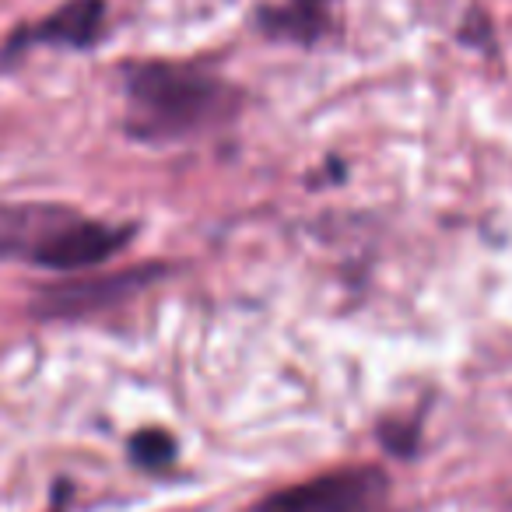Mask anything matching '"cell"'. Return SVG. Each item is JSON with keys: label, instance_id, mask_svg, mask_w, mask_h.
I'll list each match as a JSON object with an SVG mask.
<instances>
[{"label": "cell", "instance_id": "4", "mask_svg": "<svg viewBox=\"0 0 512 512\" xmlns=\"http://www.w3.org/2000/svg\"><path fill=\"white\" fill-rule=\"evenodd\" d=\"M165 274H169L165 264H144L116 274H102V278L60 281V285L39 288L36 299L29 302V309L39 320H81V316H95L102 309H113L120 302L134 299V295H141L144 288H151Z\"/></svg>", "mask_w": 512, "mask_h": 512}, {"label": "cell", "instance_id": "7", "mask_svg": "<svg viewBox=\"0 0 512 512\" xmlns=\"http://www.w3.org/2000/svg\"><path fill=\"white\" fill-rule=\"evenodd\" d=\"M127 453H130V463L141 470H151V474H162L176 463L179 456V446L165 428H141V432L130 435L127 442Z\"/></svg>", "mask_w": 512, "mask_h": 512}, {"label": "cell", "instance_id": "5", "mask_svg": "<svg viewBox=\"0 0 512 512\" xmlns=\"http://www.w3.org/2000/svg\"><path fill=\"white\" fill-rule=\"evenodd\" d=\"M106 29V0H67L36 25H25L0 50V64H11L32 46H60V50H88Z\"/></svg>", "mask_w": 512, "mask_h": 512}, {"label": "cell", "instance_id": "8", "mask_svg": "<svg viewBox=\"0 0 512 512\" xmlns=\"http://www.w3.org/2000/svg\"><path fill=\"white\" fill-rule=\"evenodd\" d=\"M379 442L390 449L393 456H414L421 442V428L414 421H386L379 428Z\"/></svg>", "mask_w": 512, "mask_h": 512}, {"label": "cell", "instance_id": "3", "mask_svg": "<svg viewBox=\"0 0 512 512\" xmlns=\"http://www.w3.org/2000/svg\"><path fill=\"white\" fill-rule=\"evenodd\" d=\"M386 491V470L344 467L274 491L256 505V512H376L386 502Z\"/></svg>", "mask_w": 512, "mask_h": 512}, {"label": "cell", "instance_id": "9", "mask_svg": "<svg viewBox=\"0 0 512 512\" xmlns=\"http://www.w3.org/2000/svg\"><path fill=\"white\" fill-rule=\"evenodd\" d=\"M71 484L67 481H60L57 488H53V505H50V512H71Z\"/></svg>", "mask_w": 512, "mask_h": 512}, {"label": "cell", "instance_id": "1", "mask_svg": "<svg viewBox=\"0 0 512 512\" xmlns=\"http://www.w3.org/2000/svg\"><path fill=\"white\" fill-rule=\"evenodd\" d=\"M127 137L144 144H172L211 134L235 120L242 92L204 64L137 60L123 67Z\"/></svg>", "mask_w": 512, "mask_h": 512}, {"label": "cell", "instance_id": "6", "mask_svg": "<svg viewBox=\"0 0 512 512\" xmlns=\"http://www.w3.org/2000/svg\"><path fill=\"white\" fill-rule=\"evenodd\" d=\"M334 4L337 0H288L285 8H267L264 15H260V25H264L271 36L309 46L330 29V11H334Z\"/></svg>", "mask_w": 512, "mask_h": 512}, {"label": "cell", "instance_id": "2", "mask_svg": "<svg viewBox=\"0 0 512 512\" xmlns=\"http://www.w3.org/2000/svg\"><path fill=\"white\" fill-rule=\"evenodd\" d=\"M134 239H137L134 221L130 225H109V221H88L64 211V207H57V214L43 228V235L32 242L25 260L36 267H46V271L74 274L106 264L109 256L123 253Z\"/></svg>", "mask_w": 512, "mask_h": 512}]
</instances>
